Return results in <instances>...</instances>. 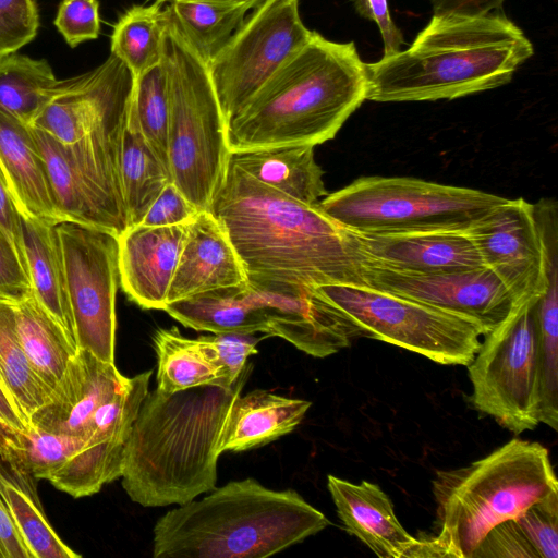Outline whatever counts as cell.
Here are the masks:
<instances>
[{
	"label": "cell",
	"mask_w": 558,
	"mask_h": 558,
	"mask_svg": "<svg viewBox=\"0 0 558 558\" xmlns=\"http://www.w3.org/2000/svg\"><path fill=\"white\" fill-rule=\"evenodd\" d=\"M328 525L326 515L294 489H270L247 477L162 515L153 530V556L264 558Z\"/></svg>",
	"instance_id": "cell-5"
},
{
	"label": "cell",
	"mask_w": 558,
	"mask_h": 558,
	"mask_svg": "<svg viewBox=\"0 0 558 558\" xmlns=\"http://www.w3.org/2000/svg\"><path fill=\"white\" fill-rule=\"evenodd\" d=\"M258 4L219 0H172L167 9L182 35L208 64Z\"/></svg>",
	"instance_id": "cell-28"
},
{
	"label": "cell",
	"mask_w": 558,
	"mask_h": 558,
	"mask_svg": "<svg viewBox=\"0 0 558 558\" xmlns=\"http://www.w3.org/2000/svg\"><path fill=\"white\" fill-rule=\"evenodd\" d=\"M506 197L414 178L362 177L318 205L357 233L468 231Z\"/></svg>",
	"instance_id": "cell-8"
},
{
	"label": "cell",
	"mask_w": 558,
	"mask_h": 558,
	"mask_svg": "<svg viewBox=\"0 0 558 558\" xmlns=\"http://www.w3.org/2000/svg\"><path fill=\"white\" fill-rule=\"evenodd\" d=\"M534 53L524 33L498 12L434 14L404 50L366 63V99H456L508 84Z\"/></svg>",
	"instance_id": "cell-3"
},
{
	"label": "cell",
	"mask_w": 558,
	"mask_h": 558,
	"mask_svg": "<svg viewBox=\"0 0 558 558\" xmlns=\"http://www.w3.org/2000/svg\"><path fill=\"white\" fill-rule=\"evenodd\" d=\"M538 325L539 423L558 428V268L546 274L536 301Z\"/></svg>",
	"instance_id": "cell-35"
},
{
	"label": "cell",
	"mask_w": 558,
	"mask_h": 558,
	"mask_svg": "<svg viewBox=\"0 0 558 558\" xmlns=\"http://www.w3.org/2000/svg\"><path fill=\"white\" fill-rule=\"evenodd\" d=\"M160 5H166L167 3L171 2L172 0H149Z\"/></svg>",
	"instance_id": "cell-52"
},
{
	"label": "cell",
	"mask_w": 558,
	"mask_h": 558,
	"mask_svg": "<svg viewBox=\"0 0 558 558\" xmlns=\"http://www.w3.org/2000/svg\"><path fill=\"white\" fill-rule=\"evenodd\" d=\"M472 558H538L514 519L506 520L485 535Z\"/></svg>",
	"instance_id": "cell-42"
},
{
	"label": "cell",
	"mask_w": 558,
	"mask_h": 558,
	"mask_svg": "<svg viewBox=\"0 0 558 558\" xmlns=\"http://www.w3.org/2000/svg\"><path fill=\"white\" fill-rule=\"evenodd\" d=\"M162 311L196 331L267 332L266 318L255 303L247 282L192 294L167 303Z\"/></svg>",
	"instance_id": "cell-25"
},
{
	"label": "cell",
	"mask_w": 558,
	"mask_h": 558,
	"mask_svg": "<svg viewBox=\"0 0 558 558\" xmlns=\"http://www.w3.org/2000/svg\"><path fill=\"white\" fill-rule=\"evenodd\" d=\"M209 211L227 231L250 281L365 286L352 231L318 204L296 201L230 161Z\"/></svg>",
	"instance_id": "cell-1"
},
{
	"label": "cell",
	"mask_w": 558,
	"mask_h": 558,
	"mask_svg": "<svg viewBox=\"0 0 558 558\" xmlns=\"http://www.w3.org/2000/svg\"><path fill=\"white\" fill-rule=\"evenodd\" d=\"M38 9L34 0H0V56L17 52L37 35Z\"/></svg>",
	"instance_id": "cell-40"
},
{
	"label": "cell",
	"mask_w": 558,
	"mask_h": 558,
	"mask_svg": "<svg viewBox=\"0 0 558 558\" xmlns=\"http://www.w3.org/2000/svg\"><path fill=\"white\" fill-rule=\"evenodd\" d=\"M361 330L442 365L468 366L485 329L474 319L367 286L316 287Z\"/></svg>",
	"instance_id": "cell-9"
},
{
	"label": "cell",
	"mask_w": 558,
	"mask_h": 558,
	"mask_svg": "<svg viewBox=\"0 0 558 558\" xmlns=\"http://www.w3.org/2000/svg\"><path fill=\"white\" fill-rule=\"evenodd\" d=\"M57 81L45 59L17 52L0 56V110L32 125Z\"/></svg>",
	"instance_id": "cell-32"
},
{
	"label": "cell",
	"mask_w": 558,
	"mask_h": 558,
	"mask_svg": "<svg viewBox=\"0 0 558 558\" xmlns=\"http://www.w3.org/2000/svg\"><path fill=\"white\" fill-rule=\"evenodd\" d=\"M0 558H32L0 496Z\"/></svg>",
	"instance_id": "cell-48"
},
{
	"label": "cell",
	"mask_w": 558,
	"mask_h": 558,
	"mask_svg": "<svg viewBox=\"0 0 558 558\" xmlns=\"http://www.w3.org/2000/svg\"><path fill=\"white\" fill-rule=\"evenodd\" d=\"M14 311L22 349L50 393L78 349L70 342L33 290L14 299Z\"/></svg>",
	"instance_id": "cell-26"
},
{
	"label": "cell",
	"mask_w": 558,
	"mask_h": 558,
	"mask_svg": "<svg viewBox=\"0 0 558 558\" xmlns=\"http://www.w3.org/2000/svg\"><path fill=\"white\" fill-rule=\"evenodd\" d=\"M536 301L518 303L485 333L468 365L474 408L514 435L539 423Z\"/></svg>",
	"instance_id": "cell-10"
},
{
	"label": "cell",
	"mask_w": 558,
	"mask_h": 558,
	"mask_svg": "<svg viewBox=\"0 0 558 558\" xmlns=\"http://www.w3.org/2000/svg\"><path fill=\"white\" fill-rule=\"evenodd\" d=\"M514 520L538 558L558 557V492L534 502Z\"/></svg>",
	"instance_id": "cell-39"
},
{
	"label": "cell",
	"mask_w": 558,
	"mask_h": 558,
	"mask_svg": "<svg viewBox=\"0 0 558 558\" xmlns=\"http://www.w3.org/2000/svg\"><path fill=\"white\" fill-rule=\"evenodd\" d=\"M312 34L301 19L298 0H265L247 14L207 64L227 124Z\"/></svg>",
	"instance_id": "cell-11"
},
{
	"label": "cell",
	"mask_w": 558,
	"mask_h": 558,
	"mask_svg": "<svg viewBox=\"0 0 558 558\" xmlns=\"http://www.w3.org/2000/svg\"><path fill=\"white\" fill-rule=\"evenodd\" d=\"M0 381L25 422L48 399L49 391L33 371L19 339L14 298L0 294Z\"/></svg>",
	"instance_id": "cell-33"
},
{
	"label": "cell",
	"mask_w": 558,
	"mask_h": 558,
	"mask_svg": "<svg viewBox=\"0 0 558 558\" xmlns=\"http://www.w3.org/2000/svg\"><path fill=\"white\" fill-rule=\"evenodd\" d=\"M20 215L32 290L77 349L57 223L28 214Z\"/></svg>",
	"instance_id": "cell-23"
},
{
	"label": "cell",
	"mask_w": 558,
	"mask_h": 558,
	"mask_svg": "<svg viewBox=\"0 0 558 558\" xmlns=\"http://www.w3.org/2000/svg\"><path fill=\"white\" fill-rule=\"evenodd\" d=\"M31 290L27 267L0 228V294L17 299Z\"/></svg>",
	"instance_id": "cell-44"
},
{
	"label": "cell",
	"mask_w": 558,
	"mask_h": 558,
	"mask_svg": "<svg viewBox=\"0 0 558 558\" xmlns=\"http://www.w3.org/2000/svg\"><path fill=\"white\" fill-rule=\"evenodd\" d=\"M0 417L12 429L25 432L28 424L21 415L10 393L0 381Z\"/></svg>",
	"instance_id": "cell-49"
},
{
	"label": "cell",
	"mask_w": 558,
	"mask_h": 558,
	"mask_svg": "<svg viewBox=\"0 0 558 558\" xmlns=\"http://www.w3.org/2000/svg\"><path fill=\"white\" fill-rule=\"evenodd\" d=\"M353 41L313 32L227 124L230 153L323 144L366 100L367 71Z\"/></svg>",
	"instance_id": "cell-4"
},
{
	"label": "cell",
	"mask_w": 558,
	"mask_h": 558,
	"mask_svg": "<svg viewBox=\"0 0 558 558\" xmlns=\"http://www.w3.org/2000/svg\"><path fill=\"white\" fill-rule=\"evenodd\" d=\"M121 181L130 227L142 222L158 195L172 182L168 167L151 148L130 111L122 144Z\"/></svg>",
	"instance_id": "cell-29"
},
{
	"label": "cell",
	"mask_w": 558,
	"mask_h": 558,
	"mask_svg": "<svg viewBox=\"0 0 558 558\" xmlns=\"http://www.w3.org/2000/svg\"><path fill=\"white\" fill-rule=\"evenodd\" d=\"M352 233L363 260L396 270L445 274L484 267L468 231Z\"/></svg>",
	"instance_id": "cell-18"
},
{
	"label": "cell",
	"mask_w": 558,
	"mask_h": 558,
	"mask_svg": "<svg viewBox=\"0 0 558 558\" xmlns=\"http://www.w3.org/2000/svg\"><path fill=\"white\" fill-rule=\"evenodd\" d=\"M34 477L0 460V496L32 558H78L58 536L39 500Z\"/></svg>",
	"instance_id": "cell-27"
},
{
	"label": "cell",
	"mask_w": 558,
	"mask_h": 558,
	"mask_svg": "<svg viewBox=\"0 0 558 558\" xmlns=\"http://www.w3.org/2000/svg\"><path fill=\"white\" fill-rule=\"evenodd\" d=\"M505 0H430L434 14L485 15L501 9Z\"/></svg>",
	"instance_id": "cell-47"
},
{
	"label": "cell",
	"mask_w": 558,
	"mask_h": 558,
	"mask_svg": "<svg viewBox=\"0 0 558 558\" xmlns=\"http://www.w3.org/2000/svg\"><path fill=\"white\" fill-rule=\"evenodd\" d=\"M77 349L114 363L118 235L70 221L57 223Z\"/></svg>",
	"instance_id": "cell-12"
},
{
	"label": "cell",
	"mask_w": 558,
	"mask_h": 558,
	"mask_svg": "<svg viewBox=\"0 0 558 558\" xmlns=\"http://www.w3.org/2000/svg\"><path fill=\"white\" fill-rule=\"evenodd\" d=\"M198 211L171 182L151 204L140 225L148 227L175 226L192 221Z\"/></svg>",
	"instance_id": "cell-43"
},
{
	"label": "cell",
	"mask_w": 558,
	"mask_h": 558,
	"mask_svg": "<svg viewBox=\"0 0 558 558\" xmlns=\"http://www.w3.org/2000/svg\"><path fill=\"white\" fill-rule=\"evenodd\" d=\"M229 161L258 182L306 204H318L328 194L311 145L241 150L231 153Z\"/></svg>",
	"instance_id": "cell-24"
},
{
	"label": "cell",
	"mask_w": 558,
	"mask_h": 558,
	"mask_svg": "<svg viewBox=\"0 0 558 558\" xmlns=\"http://www.w3.org/2000/svg\"><path fill=\"white\" fill-rule=\"evenodd\" d=\"M114 363L78 349L47 401L29 417V425L84 439L97 408L125 381Z\"/></svg>",
	"instance_id": "cell-17"
},
{
	"label": "cell",
	"mask_w": 558,
	"mask_h": 558,
	"mask_svg": "<svg viewBox=\"0 0 558 558\" xmlns=\"http://www.w3.org/2000/svg\"><path fill=\"white\" fill-rule=\"evenodd\" d=\"M483 260L518 303L537 300L546 287V255L533 204L506 198L469 230Z\"/></svg>",
	"instance_id": "cell-14"
},
{
	"label": "cell",
	"mask_w": 558,
	"mask_h": 558,
	"mask_svg": "<svg viewBox=\"0 0 558 558\" xmlns=\"http://www.w3.org/2000/svg\"><path fill=\"white\" fill-rule=\"evenodd\" d=\"M53 23L71 48L96 39L100 33L99 1L62 0Z\"/></svg>",
	"instance_id": "cell-41"
},
{
	"label": "cell",
	"mask_w": 558,
	"mask_h": 558,
	"mask_svg": "<svg viewBox=\"0 0 558 558\" xmlns=\"http://www.w3.org/2000/svg\"><path fill=\"white\" fill-rule=\"evenodd\" d=\"M166 5L134 4L113 25L110 53L119 58L138 77L162 59Z\"/></svg>",
	"instance_id": "cell-30"
},
{
	"label": "cell",
	"mask_w": 558,
	"mask_h": 558,
	"mask_svg": "<svg viewBox=\"0 0 558 558\" xmlns=\"http://www.w3.org/2000/svg\"><path fill=\"white\" fill-rule=\"evenodd\" d=\"M32 128L64 221L105 230L66 146L45 131Z\"/></svg>",
	"instance_id": "cell-34"
},
{
	"label": "cell",
	"mask_w": 558,
	"mask_h": 558,
	"mask_svg": "<svg viewBox=\"0 0 558 558\" xmlns=\"http://www.w3.org/2000/svg\"><path fill=\"white\" fill-rule=\"evenodd\" d=\"M0 167L20 214L54 223L64 219L57 206L33 128L0 110Z\"/></svg>",
	"instance_id": "cell-21"
},
{
	"label": "cell",
	"mask_w": 558,
	"mask_h": 558,
	"mask_svg": "<svg viewBox=\"0 0 558 558\" xmlns=\"http://www.w3.org/2000/svg\"><path fill=\"white\" fill-rule=\"evenodd\" d=\"M263 338L229 332L201 336L197 340L208 360L218 369L225 385L231 387L247 365L248 357L258 353L256 347Z\"/></svg>",
	"instance_id": "cell-38"
},
{
	"label": "cell",
	"mask_w": 558,
	"mask_h": 558,
	"mask_svg": "<svg viewBox=\"0 0 558 558\" xmlns=\"http://www.w3.org/2000/svg\"><path fill=\"white\" fill-rule=\"evenodd\" d=\"M129 111L137 121L151 148L169 169L170 99L168 75L162 59L158 65L134 78Z\"/></svg>",
	"instance_id": "cell-37"
},
{
	"label": "cell",
	"mask_w": 558,
	"mask_h": 558,
	"mask_svg": "<svg viewBox=\"0 0 558 558\" xmlns=\"http://www.w3.org/2000/svg\"><path fill=\"white\" fill-rule=\"evenodd\" d=\"M553 492L558 482L548 450L513 438L466 466L436 473L439 533L432 539L440 557L472 558L490 529Z\"/></svg>",
	"instance_id": "cell-6"
},
{
	"label": "cell",
	"mask_w": 558,
	"mask_h": 558,
	"mask_svg": "<svg viewBox=\"0 0 558 558\" xmlns=\"http://www.w3.org/2000/svg\"><path fill=\"white\" fill-rule=\"evenodd\" d=\"M252 368L229 388L147 393L123 450L121 483L132 501L181 506L216 488L221 435Z\"/></svg>",
	"instance_id": "cell-2"
},
{
	"label": "cell",
	"mask_w": 558,
	"mask_h": 558,
	"mask_svg": "<svg viewBox=\"0 0 558 558\" xmlns=\"http://www.w3.org/2000/svg\"><path fill=\"white\" fill-rule=\"evenodd\" d=\"M167 11L162 62L169 84L168 159L174 185L209 210L230 159L227 122L208 65Z\"/></svg>",
	"instance_id": "cell-7"
},
{
	"label": "cell",
	"mask_w": 558,
	"mask_h": 558,
	"mask_svg": "<svg viewBox=\"0 0 558 558\" xmlns=\"http://www.w3.org/2000/svg\"><path fill=\"white\" fill-rule=\"evenodd\" d=\"M311 401L287 398L256 389L233 401L221 435L220 454L267 445L294 430L311 408Z\"/></svg>",
	"instance_id": "cell-22"
},
{
	"label": "cell",
	"mask_w": 558,
	"mask_h": 558,
	"mask_svg": "<svg viewBox=\"0 0 558 558\" xmlns=\"http://www.w3.org/2000/svg\"><path fill=\"white\" fill-rule=\"evenodd\" d=\"M0 228L11 240L26 265L23 248L21 215L10 193L5 177L0 167ZM27 267V265H26Z\"/></svg>",
	"instance_id": "cell-46"
},
{
	"label": "cell",
	"mask_w": 558,
	"mask_h": 558,
	"mask_svg": "<svg viewBox=\"0 0 558 558\" xmlns=\"http://www.w3.org/2000/svg\"><path fill=\"white\" fill-rule=\"evenodd\" d=\"M157 354V388L167 393L204 386L225 385L197 339L181 335L177 327L158 329L154 335ZM233 386V385H232Z\"/></svg>",
	"instance_id": "cell-31"
},
{
	"label": "cell",
	"mask_w": 558,
	"mask_h": 558,
	"mask_svg": "<svg viewBox=\"0 0 558 558\" xmlns=\"http://www.w3.org/2000/svg\"><path fill=\"white\" fill-rule=\"evenodd\" d=\"M327 485L347 531L380 558H429L430 545L413 537L396 517L380 487L367 481L354 484L335 475Z\"/></svg>",
	"instance_id": "cell-19"
},
{
	"label": "cell",
	"mask_w": 558,
	"mask_h": 558,
	"mask_svg": "<svg viewBox=\"0 0 558 558\" xmlns=\"http://www.w3.org/2000/svg\"><path fill=\"white\" fill-rule=\"evenodd\" d=\"M219 1H229V2H253L255 4H259L265 0H219Z\"/></svg>",
	"instance_id": "cell-51"
},
{
	"label": "cell",
	"mask_w": 558,
	"mask_h": 558,
	"mask_svg": "<svg viewBox=\"0 0 558 558\" xmlns=\"http://www.w3.org/2000/svg\"><path fill=\"white\" fill-rule=\"evenodd\" d=\"M82 445V439L29 425L0 448V459L14 471L48 481Z\"/></svg>",
	"instance_id": "cell-36"
},
{
	"label": "cell",
	"mask_w": 558,
	"mask_h": 558,
	"mask_svg": "<svg viewBox=\"0 0 558 558\" xmlns=\"http://www.w3.org/2000/svg\"><path fill=\"white\" fill-rule=\"evenodd\" d=\"M246 281L243 264L223 226L209 210L198 211L189 225L167 303Z\"/></svg>",
	"instance_id": "cell-20"
},
{
	"label": "cell",
	"mask_w": 558,
	"mask_h": 558,
	"mask_svg": "<svg viewBox=\"0 0 558 558\" xmlns=\"http://www.w3.org/2000/svg\"><path fill=\"white\" fill-rule=\"evenodd\" d=\"M255 303L275 336L314 357H327L362 337L355 324L316 287L272 281H250Z\"/></svg>",
	"instance_id": "cell-15"
},
{
	"label": "cell",
	"mask_w": 558,
	"mask_h": 558,
	"mask_svg": "<svg viewBox=\"0 0 558 558\" xmlns=\"http://www.w3.org/2000/svg\"><path fill=\"white\" fill-rule=\"evenodd\" d=\"M17 430L12 429L9 427L0 417V448L7 445L8 441H10Z\"/></svg>",
	"instance_id": "cell-50"
},
{
	"label": "cell",
	"mask_w": 558,
	"mask_h": 558,
	"mask_svg": "<svg viewBox=\"0 0 558 558\" xmlns=\"http://www.w3.org/2000/svg\"><path fill=\"white\" fill-rule=\"evenodd\" d=\"M190 222L136 225L118 236L119 280L129 299L142 308L165 307Z\"/></svg>",
	"instance_id": "cell-16"
},
{
	"label": "cell",
	"mask_w": 558,
	"mask_h": 558,
	"mask_svg": "<svg viewBox=\"0 0 558 558\" xmlns=\"http://www.w3.org/2000/svg\"><path fill=\"white\" fill-rule=\"evenodd\" d=\"M362 276L367 287L472 318L486 333L518 304L486 266L466 271L417 274L363 260Z\"/></svg>",
	"instance_id": "cell-13"
},
{
	"label": "cell",
	"mask_w": 558,
	"mask_h": 558,
	"mask_svg": "<svg viewBox=\"0 0 558 558\" xmlns=\"http://www.w3.org/2000/svg\"><path fill=\"white\" fill-rule=\"evenodd\" d=\"M351 1L360 16L375 22L378 26L384 43L383 57H388L400 51L405 40L402 32L392 21L387 0Z\"/></svg>",
	"instance_id": "cell-45"
}]
</instances>
